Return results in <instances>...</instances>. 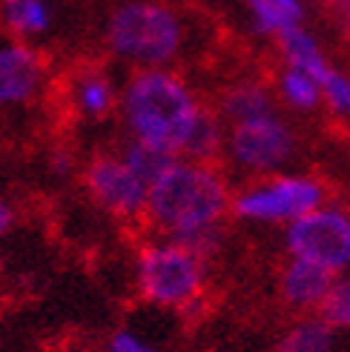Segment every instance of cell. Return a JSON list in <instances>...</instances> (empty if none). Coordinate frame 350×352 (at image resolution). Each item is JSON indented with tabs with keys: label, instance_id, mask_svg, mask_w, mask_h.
I'll use <instances>...</instances> for the list:
<instances>
[{
	"label": "cell",
	"instance_id": "obj_1",
	"mask_svg": "<svg viewBox=\"0 0 350 352\" xmlns=\"http://www.w3.org/2000/svg\"><path fill=\"white\" fill-rule=\"evenodd\" d=\"M233 206V184L216 164L175 157L167 172L150 186V230L213 261L227 241Z\"/></svg>",
	"mask_w": 350,
	"mask_h": 352
},
{
	"label": "cell",
	"instance_id": "obj_2",
	"mask_svg": "<svg viewBox=\"0 0 350 352\" xmlns=\"http://www.w3.org/2000/svg\"><path fill=\"white\" fill-rule=\"evenodd\" d=\"M196 92L167 69H141L121 95V118L130 140L184 157L189 138L204 115Z\"/></svg>",
	"mask_w": 350,
	"mask_h": 352
},
{
	"label": "cell",
	"instance_id": "obj_3",
	"mask_svg": "<svg viewBox=\"0 0 350 352\" xmlns=\"http://www.w3.org/2000/svg\"><path fill=\"white\" fill-rule=\"evenodd\" d=\"M207 284L209 261L175 241L155 235L135 255V289L150 309H189L201 301Z\"/></svg>",
	"mask_w": 350,
	"mask_h": 352
},
{
	"label": "cell",
	"instance_id": "obj_4",
	"mask_svg": "<svg viewBox=\"0 0 350 352\" xmlns=\"http://www.w3.org/2000/svg\"><path fill=\"white\" fill-rule=\"evenodd\" d=\"M330 201L327 184L307 172H276L233 189L230 218L247 226H285L302 221Z\"/></svg>",
	"mask_w": 350,
	"mask_h": 352
},
{
	"label": "cell",
	"instance_id": "obj_5",
	"mask_svg": "<svg viewBox=\"0 0 350 352\" xmlns=\"http://www.w3.org/2000/svg\"><path fill=\"white\" fill-rule=\"evenodd\" d=\"M107 41L118 58L144 69H161L178 58L184 29L167 6L127 3L112 14Z\"/></svg>",
	"mask_w": 350,
	"mask_h": 352
},
{
	"label": "cell",
	"instance_id": "obj_6",
	"mask_svg": "<svg viewBox=\"0 0 350 352\" xmlns=\"http://www.w3.org/2000/svg\"><path fill=\"white\" fill-rule=\"evenodd\" d=\"M299 135L278 112L227 126L224 155L247 181L285 172L299 157Z\"/></svg>",
	"mask_w": 350,
	"mask_h": 352
},
{
	"label": "cell",
	"instance_id": "obj_7",
	"mask_svg": "<svg viewBox=\"0 0 350 352\" xmlns=\"http://www.w3.org/2000/svg\"><path fill=\"white\" fill-rule=\"evenodd\" d=\"M282 246L287 258L313 261L333 275L350 272V209L327 201L316 212L285 226Z\"/></svg>",
	"mask_w": 350,
	"mask_h": 352
},
{
	"label": "cell",
	"instance_id": "obj_8",
	"mask_svg": "<svg viewBox=\"0 0 350 352\" xmlns=\"http://www.w3.org/2000/svg\"><path fill=\"white\" fill-rule=\"evenodd\" d=\"M83 186L107 215L118 221H147L150 184L127 166L118 152H101L83 166Z\"/></svg>",
	"mask_w": 350,
	"mask_h": 352
},
{
	"label": "cell",
	"instance_id": "obj_9",
	"mask_svg": "<svg viewBox=\"0 0 350 352\" xmlns=\"http://www.w3.org/2000/svg\"><path fill=\"white\" fill-rule=\"evenodd\" d=\"M336 278L330 270L319 267L313 261H302V258H287L285 267L278 270V280H276V289L278 298L285 301L287 309L299 312V315H310V312H319L325 298L333 289Z\"/></svg>",
	"mask_w": 350,
	"mask_h": 352
},
{
	"label": "cell",
	"instance_id": "obj_10",
	"mask_svg": "<svg viewBox=\"0 0 350 352\" xmlns=\"http://www.w3.org/2000/svg\"><path fill=\"white\" fill-rule=\"evenodd\" d=\"M43 58L26 43L0 46V107L29 103L43 86Z\"/></svg>",
	"mask_w": 350,
	"mask_h": 352
},
{
	"label": "cell",
	"instance_id": "obj_11",
	"mask_svg": "<svg viewBox=\"0 0 350 352\" xmlns=\"http://www.w3.org/2000/svg\"><path fill=\"white\" fill-rule=\"evenodd\" d=\"M339 336L319 312L299 315L282 336H278L273 352H336Z\"/></svg>",
	"mask_w": 350,
	"mask_h": 352
},
{
	"label": "cell",
	"instance_id": "obj_12",
	"mask_svg": "<svg viewBox=\"0 0 350 352\" xmlns=\"http://www.w3.org/2000/svg\"><path fill=\"white\" fill-rule=\"evenodd\" d=\"M273 112H278L273 92L265 83H253V80L230 86L218 100V115L227 126H236V123L253 120V118H265Z\"/></svg>",
	"mask_w": 350,
	"mask_h": 352
},
{
	"label": "cell",
	"instance_id": "obj_13",
	"mask_svg": "<svg viewBox=\"0 0 350 352\" xmlns=\"http://www.w3.org/2000/svg\"><path fill=\"white\" fill-rule=\"evenodd\" d=\"M278 41H282V52H285L287 66L299 69V72H307L310 78H316L319 86H322V78L330 72V63L325 60L319 43L313 41L299 23L285 29L282 34H278Z\"/></svg>",
	"mask_w": 350,
	"mask_h": 352
},
{
	"label": "cell",
	"instance_id": "obj_14",
	"mask_svg": "<svg viewBox=\"0 0 350 352\" xmlns=\"http://www.w3.org/2000/svg\"><path fill=\"white\" fill-rule=\"evenodd\" d=\"M115 86L103 72H86L75 83V107L83 118H107L115 109Z\"/></svg>",
	"mask_w": 350,
	"mask_h": 352
},
{
	"label": "cell",
	"instance_id": "obj_15",
	"mask_svg": "<svg viewBox=\"0 0 350 352\" xmlns=\"http://www.w3.org/2000/svg\"><path fill=\"white\" fill-rule=\"evenodd\" d=\"M278 98L296 112H313V109H319V103H322V86L307 72H299V69L287 66L285 72L278 75Z\"/></svg>",
	"mask_w": 350,
	"mask_h": 352
},
{
	"label": "cell",
	"instance_id": "obj_16",
	"mask_svg": "<svg viewBox=\"0 0 350 352\" xmlns=\"http://www.w3.org/2000/svg\"><path fill=\"white\" fill-rule=\"evenodd\" d=\"M3 21L14 34L32 38V34L46 32L49 6L46 0H3Z\"/></svg>",
	"mask_w": 350,
	"mask_h": 352
},
{
	"label": "cell",
	"instance_id": "obj_17",
	"mask_svg": "<svg viewBox=\"0 0 350 352\" xmlns=\"http://www.w3.org/2000/svg\"><path fill=\"white\" fill-rule=\"evenodd\" d=\"M101 352H172V346L147 327L127 321L110 332Z\"/></svg>",
	"mask_w": 350,
	"mask_h": 352
},
{
	"label": "cell",
	"instance_id": "obj_18",
	"mask_svg": "<svg viewBox=\"0 0 350 352\" xmlns=\"http://www.w3.org/2000/svg\"><path fill=\"white\" fill-rule=\"evenodd\" d=\"M118 155L127 161V166L141 178L144 184H155L161 178V175L167 172V166L175 161L172 155H167V152H161V149H152V146H147V144H138V140H130L127 138V144L118 149Z\"/></svg>",
	"mask_w": 350,
	"mask_h": 352
},
{
	"label": "cell",
	"instance_id": "obj_19",
	"mask_svg": "<svg viewBox=\"0 0 350 352\" xmlns=\"http://www.w3.org/2000/svg\"><path fill=\"white\" fill-rule=\"evenodd\" d=\"M319 315L336 332H350V272L336 278V284L330 289V295L325 298Z\"/></svg>",
	"mask_w": 350,
	"mask_h": 352
},
{
	"label": "cell",
	"instance_id": "obj_20",
	"mask_svg": "<svg viewBox=\"0 0 350 352\" xmlns=\"http://www.w3.org/2000/svg\"><path fill=\"white\" fill-rule=\"evenodd\" d=\"M322 100L342 118H350V78L330 66V72L322 78Z\"/></svg>",
	"mask_w": 350,
	"mask_h": 352
},
{
	"label": "cell",
	"instance_id": "obj_21",
	"mask_svg": "<svg viewBox=\"0 0 350 352\" xmlns=\"http://www.w3.org/2000/svg\"><path fill=\"white\" fill-rule=\"evenodd\" d=\"M250 9H253V17H256V26L258 32H265V34H282L285 29L296 26L299 21H293V17L282 9V6H276L273 0H250Z\"/></svg>",
	"mask_w": 350,
	"mask_h": 352
},
{
	"label": "cell",
	"instance_id": "obj_22",
	"mask_svg": "<svg viewBox=\"0 0 350 352\" xmlns=\"http://www.w3.org/2000/svg\"><path fill=\"white\" fill-rule=\"evenodd\" d=\"M12 223H14V209L9 206L6 198H0V238L12 230Z\"/></svg>",
	"mask_w": 350,
	"mask_h": 352
},
{
	"label": "cell",
	"instance_id": "obj_23",
	"mask_svg": "<svg viewBox=\"0 0 350 352\" xmlns=\"http://www.w3.org/2000/svg\"><path fill=\"white\" fill-rule=\"evenodd\" d=\"M276 6H282L293 21H302V6H299V0H273Z\"/></svg>",
	"mask_w": 350,
	"mask_h": 352
},
{
	"label": "cell",
	"instance_id": "obj_24",
	"mask_svg": "<svg viewBox=\"0 0 350 352\" xmlns=\"http://www.w3.org/2000/svg\"><path fill=\"white\" fill-rule=\"evenodd\" d=\"M52 166H55L58 175H66V172H72V157L63 155V152H58L55 157H52Z\"/></svg>",
	"mask_w": 350,
	"mask_h": 352
}]
</instances>
